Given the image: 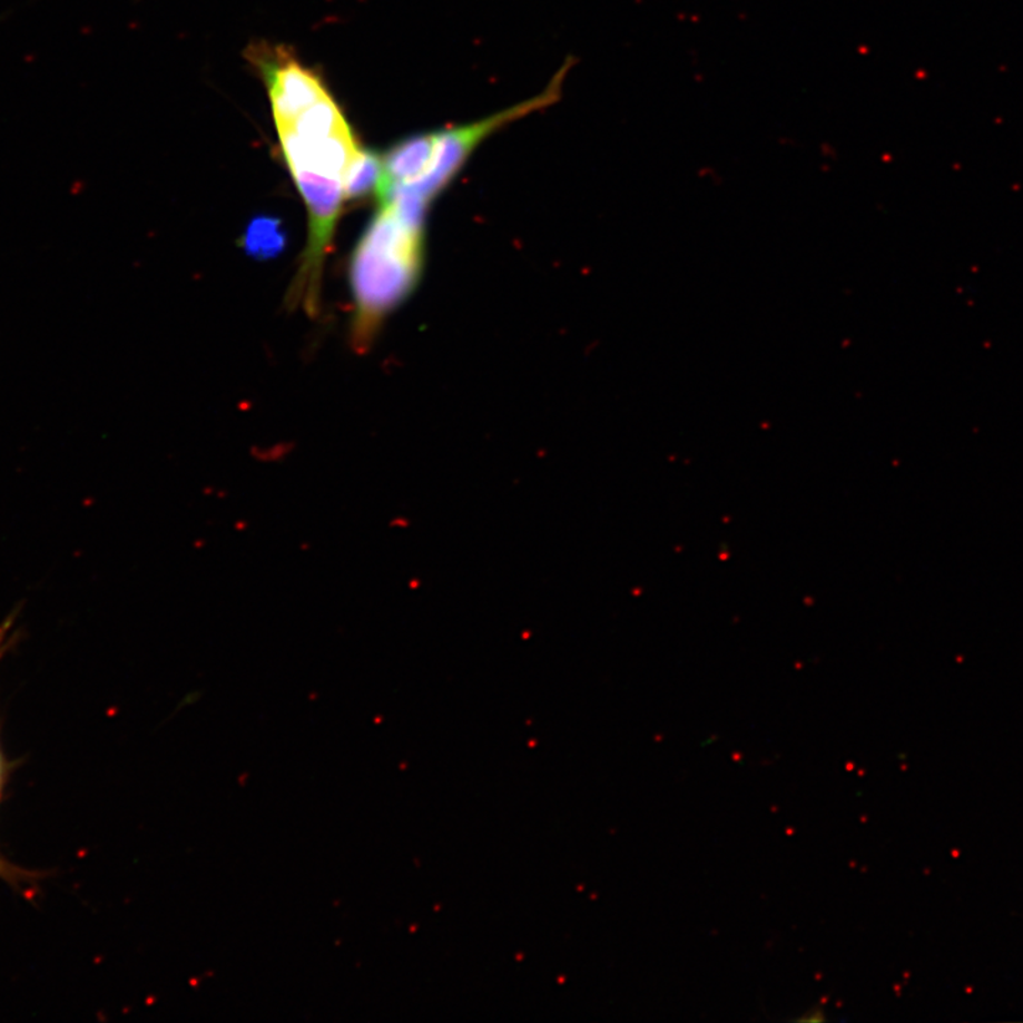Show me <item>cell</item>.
I'll return each instance as SVG.
<instances>
[{"mask_svg":"<svg viewBox=\"0 0 1023 1023\" xmlns=\"http://www.w3.org/2000/svg\"><path fill=\"white\" fill-rule=\"evenodd\" d=\"M435 134L407 138L383 158V185L411 184L429 171L433 161ZM378 187V188H380Z\"/></svg>","mask_w":1023,"mask_h":1023,"instance_id":"obj_4","label":"cell"},{"mask_svg":"<svg viewBox=\"0 0 1023 1023\" xmlns=\"http://www.w3.org/2000/svg\"><path fill=\"white\" fill-rule=\"evenodd\" d=\"M286 235L279 219L258 217L252 219L244 236V248L255 259L275 258L285 249Z\"/></svg>","mask_w":1023,"mask_h":1023,"instance_id":"obj_7","label":"cell"},{"mask_svg":"<svg viewBox=\"0 0 1023 1023\" xmlns=\"http://www.w3.org/2000/svg\"><path fill=\"white\" fill-rule=\"evenodd\" d=\"M563 73L564 70L559 76V79L549 86L547 92L534 97L532 100L498 112V115L475 122V125L436 132L434 156L429 171L414 183L401 184V187L409 189L410 193L429 204L431 199H434L435 195H439L451 183V179L464 166L466 158L470 157V154L474 151V148L483 138L490 136L503 125L515 121L518 118L529 115V112L541 110L550 102L557 101Z\"/></svg>","mask_w":1023,"mask_h":1023,"instance_id":"obj_2","label":"cell"},{"mask_svg":"<svg viewBox=\"0 0 1023 1023\" xmlns=\"http://www.w3.org/2000/svg\"><path fill=\"white\" fill-rule=\"evenodd\" d=\"M384 175L383 158L373 151L360 150L350 164L344 177L346 199H358L377 194Z\"/></svg>","mask_w":1023,"mask_h":1023,"instance_id":"obj_6","label":"cell"},{"mask_svg":"<svg viewBox=\"0 0 1023 1023\" xmlns=\"http://www.w3.org/2000/svg\"><path fill=\"white\" fill-rule=\"evenodd\" d=\"M272 110L277 126H291L303 111L328 96L325 85L299 61L281 56L279 61L265 67Z\"/></svg>","mask_w":1023,"mask_h":1023,"instance_id":"obj_3","label":"cell"},{"mask_svg":"<svg viewBox=\"0 0 1023 1023\" xmlns=\"http://www.w3.org/2000/svg\"><path fill=\"white\" fill-rule=\"evenodd\" d=\"M4 776H7V764H4V758L2 754V748H0V799H2V790L4 786ZM0 877L7 878L9 882H14L17 878H20V873L17 874L13 872V867H10L8 863H4L0 858Z\"/></svg>","mask_w":1023,"mask_h":1023,"instance_id":"obj_8","label":"cell"},{"mask_svg":"<svg viewBox=\"0 0 1023 1023\" xmlns=\"http://www.w3.org/2000/svg\"><path fill=\"white\" fill-rule=\"evenodd\" d=\"M423 228L410 224L392 204L382 203L354 249L353 342L363 352L385 316L413 292L421 274Z\"/></svg>","mask_w":1023,"mask_h":1023,"instance_id":"obj_1","label":"cell"},{"mask_svg":"<svg viewBox=\"0 0 1023 1023\" xmlns=\"http://www.w3.org/2000/svg\"><path fill=\"white\" fill-rule=\"evenodd\" d=\"M347 127L348 125L344 120L341 109L328 95L325 99L318 100L315 105L308 107L291 126L284 128H291L297 136L315 140V138L332 136V134Z\"/></svg>","mask_w":1023,"mask_h":1023,"instance_id":"obj_5","label":"cell"},{"mask_svg":"<svg viewBox=\"0 0 1023 1023\" xmlns=\"http://www.w3.org/2000/svg\"><path fill=\"white\" fill-rule=\"evenodd\" d=\"M825 1020L826 1017L824 1015V1011L816 1010V1011H810L809 1014H805L804 1016H800L798 1021L799 1022H822Z\"/></svg>","mask_w":1023,"mask_h":1023,"instance_id":"obj_10","label":"cell"},{"mask_svg":"<svg viewBox=\"0 0 1023 1023\" xmlns=\"http://www.w3.org/2000/svg\"><path fill=\"white\" fill-rule=\"evenodd\" d=\"M12 629H13L12 619H8L7 621H4L2 626H0V661H2L4 652H7V650L9 649L10 641H12L13 636L10 635V631H12Z\"/></svg>","mask_w":1023,"mask_h":1023,"instance_id":"obj_9","label":"cell"}]
</instances>
